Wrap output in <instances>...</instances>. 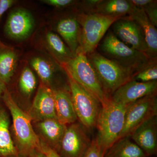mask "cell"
Returning a JSON list of instances; mask_svg holds the SVG:
<instances>
[{"label":"cell","mask_w":157,"mask_h":157,"mask_svg":"<svg viewBox=\"0 0 157 157\" xmlns=\"http://www.w3.org/2000/svg\"><path fill=\"white\" fill-rule=\"evenodd\" d=\"M35 26V20L30 12L24 9H17L10 12L4 27L7 37L23 40L30 36Z\"/></svg>","instance_id":"12"},{"label":"cell","mask_w":157,"mask_h":157,"mask_svg":"<svg viewBox=\"0 0 157 157\" xmlns=\"http://www.w3.org/2000/svg\"><path fill=\"white\" fill-rule=\"evenodd\" d=\"M37 80L32 70L26 67L24 68L19 80V87L21 92L27 97H30L36 87Z\"/></svg>","instance_id":"25"},{"label":"cell","mask_w":157,"mask_h":157,"mask_svg":"<svg viewBox=\"0 0 157 157\" xmlns=\"http://www.w3.org/2000/svg\"><path fill=\"white\" fill-rule=\"evenodd\" d=\"M6 86L3 83L2 80L0 78V98L2 97L4 91L6 88Z\"/></svg>","instance_id":"33"},{"label":"cell","mask_w":157,"mask_h":157,"mask_svg":"<svg viewBox=\"0 0 157 157\" xmlns=\"http://www.w3.org/2000/svg\"><path fill=\"white\" fill-rule=\"evenodd\" d=\"M45 40L51 52L62 67L75 56L56 34L48 32Z\"/></svg>","instance_id":"22"},{"label":"cell","mask_w":157,"mask_h":157,"mask_svg":"<svg viewBox=\"0 0 157 157\" xmlns=\"http://www.w3.org/2000/svg\"><path fill=\"white\" fill-rule=\"evenodd\" d=\"M13 157H18V155L17 156H12Z\"/></svg>","instance_id":"35"},{"label":"cell","mask_w":157,"mask_h":157,"mask_svg":"<svg viewBox=\"0 0 157 157\" xmlns=\"http://www.w3.org/2000/svg\"><path fill=\"white\" fill-rule=\"evenodd\" d=\"M157 114V94L146 96L127 105L124 124L118 140L130 137L136 128Z\"/></svg>","instance_id":"8"},{"label":"cell","mask_w":157,"mask_h":157,"mask_svg":"<svg viewBox=\"0 0 157 157\" xmlns=\"http://www.w3.org/2000/svg\"><path fill=\"white\" fill-rule=\"evenodd\" d=\"M135 21L142 29L145 37L148 50V56L152 59H157V30L143 9L135 6L128 16Z\"/></svg>","instance_id":"15"},{"label":"cell","mask_w":157,"mask_h":157,"mask_svg":"<svg viewBox=\"0 0 157 157\" xmlns=\"http://www.w3.org/2000/svg\"><path fill=\"white\" fill-rule=\"evenodd\" d=\"M82 127L73 123L67 127L59 145L62 157H83L91 143Z\"/></svg>","instance_id":"9"},{"label":"cell","mask_w":157,"mask_h":157,"mask_svg":"<svg viewBox=\"0 0 157 157\" xmlns=\"http://www.w3.org/2000/svg\"><path fill=\"white\" fill-rule=\"evenodd\" d=\"M134 6L130 0L100 1L92 12L109 16L124 17L131 13Z\"/></svg>","instance_id":"19"},{"label":"cell","mask_w":157,"mask_h":157,"mask_svg":"<svg viewBox=\"0 0 157 157\" xmlns=\"http://www.w3.org/2000/svg\"><path fill=\"white\" fill-rule=\"evenodd\" d=\"M157 1H153L143 9L149 19L156 27L157 26Z\"/></svg>","instance_id":"27"},{"label":"cell","mask_w":157,"mask_h":157,"mask_svg":"<svg viewBox=\"0 0 157 157\" xmlns=\"http://www.w3.org/2000/svg\"><path fill=\"white\" fill-rule=\"evenodd\" d=\"M53 91L57 119L65 125L75 123L77 117L70 92L65 89Z\"/></svg>","instance_id":"16"},{"label":"cell","mask_w":157,"mask_h":157,"mask_svg":"<svg viewBox=\"0 0 157 157\" xmlns=\"http://www.w3.org/2000/svg\"><path fill=\"white\" fill-rule=\"evenodd\" d=\"M37 150L41 152L46 157H62L48 144L40 140V145Z\"/></svg>","instance_id":"29"},{"label":"cell","mask_w":157,"mask_h":157,"mask_svg":"<svg viewBox=\"0 0 157 157\" xmlns=\"http://www.w3.org/2000/svg\"><path fill=\"white\" fill-rule=\"evenodd\" d=\"M157 80L141 82L132 79L117 90L110 99L117 104L128 105L146 96L157 94Z\"/></svg>","instance_id":"11"},{"label":"cell","mask_w":157,"mask_h":157,"mask_svg":"<svg viewBox=\"0 0 157 157\" xmlns=\"http://www.w3.org/2000/svg\"><path fill=\"white\" fill-rule=\"evenodd\" d=\"M121 17L95 12L79 14L77 19L81 26V36L76 53L81 52L88 56L94 52L109 28Z\"/></svg>","instance_id":"3"},{"label":"cell","mask_w":157,"mask_h":157,"mask_svg":"<svg viewBox=\"0 0 157 157\" xmlns=\"http://www.w3.org/2000/svg\"><path fill=\"white\" fill-rule=\"evenodd\" d=\"M29 115L37 121L56 118L53 90L41 82L30 109Z\"/></svg>","instance_id":"13"},{"label":"cell","mask_w":157,"mask_h":157,"mask_svg":"<svg viewBox=\"0 0 157 157\" xmlns=\"http://www.w3.org/2000/svg\"><path fill=\"white\" fill-rule=\"evenodd\" d=\"M127 105L117 104L109 99L102 105L96 128V137L102 154L107 151L118 140L124 124Z\"/></svg>","instance_id":"2"},{"label":"cell","mask_w":157,"mask_h":157,"mask_svg":"<svg viewBox=\"0 0 157 157\" xmlns=\"http://www.w3.org/2000/svg\"><path fill=\"white\" fill-rule=\"evenodd\" d=\"M13 0H0V19L3 14L14 4Z\"/></svg>","instance_id":"31"},{"label":"cell","mask_w":157,"mask_h":157,"mask_svg":"<svg viewBox=\"0 0 157 157\" xmlns=\"http://www.w3.org/2000/svg\"><path fill=\"white\" fill-rule=\"evenodd\" d=\"M62 67L68 76L95 97L101 105L109 100L110 98L104 92L95 70L86 55L77 52Z\"/></svg>","instance_id":"5"},{"label":"cell","mask_w":157,"mask_h":157,"mask_svg":"<svg viewBox=\"0 0 157 157\" xmlns=\"http://www.w3.org/2000/svg\"><path fill=\"white\" fill-rule=\"evenodd\" d=\"M17 59L16 52L0 41V78L6 86L14 75Z\"/></svg>","instance_id":"18"},{"label":"cell","mask_w":157,"mask_h":157,"mask_svg":"<svg viewBox=\"0 0 157 157\" xmlns=\"http://www.w3.org/2000/svg\"><path fill=\"white\" fill-rule=\"evenodd\" d=\"M129 137L118 140L107 151L104 157H147L144 152Z\"/></svg>","instance_id":"20"},{"label":"cell","mask_w":157,"mask_h":157,"mask_svg":"<svg viewBox=\"0 0 157 157\" xmlns=\"http://www.w3.org/2000/svg\"><path fill=\"white\" fill-rule=\"evenodd\" d=\"M57 31L64 40L68 48L76 55L79 46L81 27L77 18L68 17L58 22Z\"/></svg>","instance_id":"17"},{"label":"cell","mask_w":157,"mask_h":157,"mask_svg":"<svg viewBox=\"0 0 157 157\" xmlns=\"http://www.w3.org/2000/svg\"><path fill=\"white\" fill-rule=\"evenodd\" d=\"M99 45L102 55L131 70L135 75L156 62V59H151L146 54L129 47L118 39L111 31H109L105 35Z\"/></svg>","instance_id":"1"},{"label":"cell","mask_w":157,"mask_h":157,"mask_svg":"<svg viewBox=\"0 0 157 157\" xmlns=\"http://www.w3.org/2000/svg\"><path fill=\"white\" fill-rule=\"evenodd\" d=\"M30 65L41 80V82L49 86L55 73V67L50 62L41 57L31 59Z\"/></svg>","instance_id":"24"},{"label":"cell","mask_w":157,"mask_h":157,"mask_svg":"<svg viewBox=\"0 0 157 157\" xmlns=\"http://www.w3.org/2000/svg\"><path fill=\"white\" fill-rule=\"evenodd\" d=\"M0 155H18L16 147L11 138L9 131V117L6 111L0 110Z\"/></svg>","instance_id":"23"},{"label":"cell","mask_w":157,"mask_h":157,"mask_svg":"<svg viewBox=\"0 0 157 157\" xmlns=\"http://www.w3.org/2000/svg\"><path fill=\"white\" fill-rule=\"evenodd\" d=\"M133 79L141 82H149L157 79V62L152 63L137 73Z\"/></svg>","instance_id":"26"},{"label":"cell","mask_w":157,"mask_h":157,"mask_svg":"<svg viewBox=\"0 0 157 157\" xmlns=\"http://www.w3.org/2000/svg\"><path fill=\"white\" fill-rule=\"evenodd\" d=\"M83 157H104L98 145L96 138L92 140L90 147Z\"/></svg>","instance_id":"28"},{"label":"cell","mask_w":157,"mask_h":157,"mask_svg":"<svg viewBox=\"0 0 157 157\" xmlns=\"http://www.w3.org/2000/svg\"><path fill=\"white\" fill-rule=\"evenodd\" d=\"M33 157H46L45 155L43 154L41 152L39 151L38 153H36V154L33 155Z\"/></svg>","instance_id":"34"},{"label":"cell","mask_w":157,"mask_h":157,"mask_svg":"<svg viewBox=\"0 0 157 157\" xmlns=\"http://www.w3.org/2000/svg\"><path fill=\"white\" fill-rule=\"evenodd\" d=\"M2 97L11 113L14 135L21 150L28 153L38 150L40 140L33 128L31 117L17 105L7 88Z\"/></svg>","instance_id":"4"},{"label":"cell","mask_w":157,"mask_h":157,"mask_svg":"<svg viewBox=\"0 0 157 157\" xmlns=\"http://www.w3.org/2000/svg\"><path fill=\"white\" fill-rule=\"evenodd\" d=\"M130 1L136 8L143 9L152 2L153 0H130Z\"/></svg>","instance_id":"32"},{"label":"cell","mask_w":157,"mask_h":157,"mask_svg":"<svg viewBox=\"0 0 157 157\" xmlns=\"http://www.w3.org/2000/svg\"><path fill=\"white\" fill-rule=\"evenodd\" d=\"M130 137L144 152L147 157L156 154L157 116L141 124L134 130Z\"/></svg>","instance_id":"14"},{"label":"cell","mask_w":157,"mask_h":157,"mask_svg":"<svg viewBox=\"0 0 157 157\" xmlns=\"http://www.w3.org/2000/svg\"><path fill=\"white\" fill-rule=\"evenodd\" d=\"M112 25L113 34L118 37V39L148 56L147 45L143 31L136 21L129 16H124L116 21Z\"/></svg>","instance_id":"10"},{"label":"cell","mask_w":157,"mask_h":157,"mask_svg":"<svg viewBox=\"0 0 157 157\" xmlns=\"http://www.w3.org/2000/svg\"><path fill=\"white\" fill-rule=\"evenodd\" d=\"M42 2L50 6L59 8L67 7L74 2V1L72 0H44Z\"/></svg>","instance_id":"30"},{"label":"cell","mask_w":157,"mask_h":157,"mask_svg":"<svg viewBox=\"0 0 157 157\" xmlns=\"http://www.w3.org/2000/svg\"><path fill=\"white\" fill-rule=\"evenodd\" d=\"M68 76V75H67ZM70 93L77 118L88 131L96 128L102 105L98 99L68 76Z\"/></svg>","instance_id":"7"},{"label":"cell","mask_w":157,"mask_h":157,"mask_svg":"<svg viewBox=\"0 0 157 157\" xmlns=\"http://www.w3.org/2000/svg\"><path fill=\"white\" fill-rule=\"evenodd\" d=\"M37 127L41 134L51 144L59 147L67 125L56 118H48L38 121Z\"/></svg>","instance_id":"21"},{"label":"cell","mask_w":157,"mask_h":157,"mask_svg":"<svg viewBox=\"0 0 157 157\" xmlns=\"http://www.w3.org/2000/svg\"><path fill=\"white\" fill-rule=\"evenodd\" d=\"M104 92L110 98L119 88L133 79L135 73L95 51L87 56Z\"/></svg>","instance_id":"6"}]
</instances>
